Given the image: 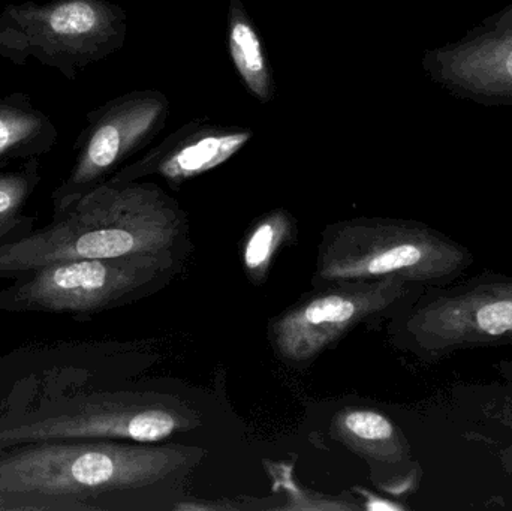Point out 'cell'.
Wrapping results in <instances>:
<instances>
[{"label":"cell","mask_w":512,"mask_h":511,"mask_svg":"<svg viewBox=\"0 0 512 511\" xmlns=\"http://www.w3.org/2000/svg\"><path fill=\"white\" fill-rule=\"evenodd\" d=\"M474 261L469 248L424 222L352 219L325 231L318 278L352 284L397 276L420 287H441L463 278Z\"/></svg>","instance_id":"cell-3"},{"label":"cell","mask_w":512,"mask_h":511,"mask_svg":"<svg viewBox=\"0 0 512 511\" xmlns=\"http://www.w3.org/2000/svg\"><path fill=\"white\" fill-rule=\"evenodd\" d=\"M423 69L454 98L512 107V2L456 41L427 50Z\"/></svg>","instance_id":"cell-9"},{"label":"cell","mask_w":512,"mask_h":511,"mask_svg":"<svg viewBox=\"0 0 512 511\" xmlns=\"http://www.w3.org/2000/svg\"><path fill=\"white\" fill-rule=\"evenodd\" d=\"M251 138V131H216L195 135L167 153L156 171L170 182L200 176L233 158Z\"/></svg>","instance_id":"cell-13"},{"label":"cell","mask_w":512,"mask_h":511,"mask_svg":"<svg viewBox=\"0 0 512 511\" xmlns=\"http://www.w3.org/2000/svg\"><path fill=\"white\" fill-rule=\"evenodd\" d=\"M204 450L114 440L39 441L0 450V510H90L86 501L150 488Z\"/></svg>","instance_id":"cell-1"},{"label":"cell","mask_w":512,"mask_h":511,"mask_svg":"<svg viewBox=\"0 0 512 511\" xmlns=\"http://www.w3.org/2000/svg\"><path fill=\"white\" fill-rule=\"evenodd\" d=\"M499 464H501L504 473L512 479V446L504 447L499 452Z\"/></svg>","instance_id":"cell-18"},{"label":"cell","mask_w":512,"mask_h":511,"mask_svg":"<svg viewBox=\"0 0 512 511\" xmlns=\"http://www.w3.org/2000/svg\"><path fill=\"white\" fill-rule=\"evenodd\" d=\"M203 425L200 413L173 395L152 392L77 396L50 413L0 429V450L39 441L114 440L153 444Z\"/></svg>","instance_id":"cell-6"},{"label":"cell","mask_w":512,"mask_h":511,"mask_svg":"<svg viewBox=\"0 0 512 511\" xmlns=\"http://www.w3.org/2000/svg\"><path fill=\"white\" fill-rule=\"evenodd\" d=\"M403 347L426 362L459 351L512 345V276L484 270L427 287L397 327Z\"/></svg>","instance_id":"cell-5"},{"label":"cell","mask_w":512,"mask_h":511,"mask_svg":"<svg viewBox=\"0 0 512 511\" xmlns=\"http://www.w3.org/2000/svg\"><path fill=\"white\" fill-rule=\"evenodd\" d=\"M165 108L162 96L138 93L89 114V123L75 147L74 165L51 194L53 212L104 183L108 174L149 137Z\"/></svg>","instance_id":"cell-10"},{"label":"cell","mask_w":512,"mask_h":511,"mask_svg":"<svg viewBox=\"0 0 512 511\" xmlns=\"http://www.w3.org/2000/svg\"><path fill=\"white\" fill-rule=\"evenodd\" d=\"M185 231L182 212L158 186L105 180L53 212L50 224L0 246V278L72 258L167 254Z\"/></svg>","instance_id":"cell-2"},{"label":"cell","mask_w":512,"mask_h":511,"mask_svg":"<svg viewBox=\"0 0 512 511\" xmlns=\"http://www.w3.org/2000/svg\"><path fill=\"white\" fill-rule=\"evenodd\" d=\"M57 141L59 129L29 96H0V162L41 158Z\"/></svg>","instance_id":"cell-12"},{"label":"cell","mask_w":512,"mask_h":511,"mask_svg":"<svg viewBox=\"0 0 512 511\" xmlns=\"http://www.w3.org/2000/svg\"><path fill=\"white\" fill-rule=\"evenodd\" d=\"M123 15L107 0L9 3L0 8V57L29 60L74 80L123 38Z\"/></svg>","instance_id":"cell-7"},{"label":"cell","mask_w":512,"mask_h":511,"mask_svg":"<svg viewBox=\"0 0 512 511\" xmlns=\"http://www.w3.org/2000/svg\"><path fill=\"white\" fill-rule=\"evenodd\" d=\"M292 237V221L283 210L265 215L252 228L243 248V266L255 284L267 276L274 255Z\"/></svg>","instance_id":"cell-16"},{"label":"cell","mask_w":512,"mask_h":511,"mask_svg":"<svg viewBox=\"0 0 512 511\" xmlns=\"http://www.w3.org/2000/svg\"><path fill=\"white\" fill-rule=\"evenodd\" d=\"M348 282L343 287L303 297L270 324V339L280 359L306 363L321 356L352 327L405 302L426 287L397 276Z\"/></svg>","instance_id":"cell-8"},{"label":"cell","mask_w":512,"mask_h":511,"mask_svg":"<svg viewBox=\"0 0 512 511\" xmlns=\"http://www.w3.org/2000/svg\"><path fill=\"white\" fill-rule=\"evenodd\" d=\"M174 266L173 252L56 261L3 288L0 309L90 317L149 296L173 278Z\"/></svg>","instance_id":"cell-4"},{"label":"cell","mask_w":512,"mask_h":511,"mask_svg":"<svg viewBox=\"0 0 512 511\" xmlns=\"http://www.w3.org/2000/svg\"><path fill=\"white\" fill-rule=\"evenodd\" d=\"M41 180L39 158L0 170V246L24 239L35 230L36 218L26 209Z\"/></svg>","instance_id":"cell-14"},{"label":"cell","mask_w":512,"mask_h":511,"mask_svg":"<svg viewBox=\"0 0 512 511\" xmlns=\"http://www.w3.org/2000/svg\"><path fill=\"white\" fill-rule=\"evenodd\" d=\"M230 53L240 77L254 95L262 101L271 96V77L267 57L262 48L261 39L256 33L254 24L246 17L240 5L231 6Z\"/></svg>","instance_id":"cell-15"},{"label":"cell","mask_w":512,"mask_h":511,"mask_svg":"<svg viewBox=\"0 0 512 511\" xmlns=\"http://www.w3.org/2000/svg\"><path fill=\"white\" fill-rule=\"evenodd\" d=\"M331 437L373 464L397 468L405 476L421 479L411 446L396 423L369 408H345L331 420Z\"/></svg>","instance_id":"cell-11"},{"label":"cell","mask_w":512,"mask_h":511,"mask_svg":"<svg viewBox=\"0 0 512 511\" xmlns=\"http://www.w3.org/2000/svg\"><path fill=\"white\" fill-rule=\"evenodd\" d=\"M501 378H504L505 386L502 387V395L499 402L492 404V407L486 408V414L489 419L501 423L512 429V360H502L495 366Z\"/></svg>","instance_id":"cell-17"}]
</instances>
